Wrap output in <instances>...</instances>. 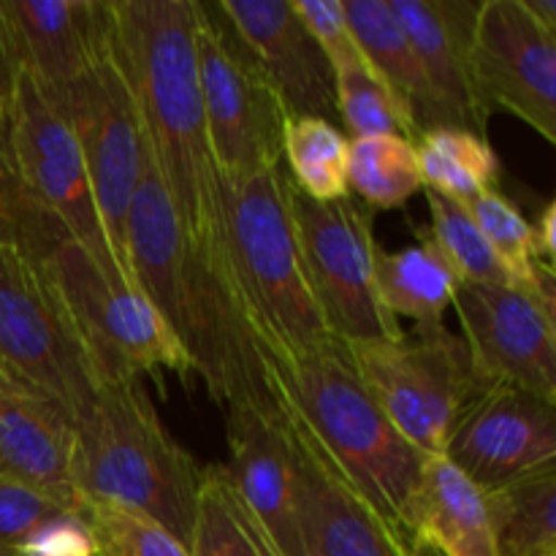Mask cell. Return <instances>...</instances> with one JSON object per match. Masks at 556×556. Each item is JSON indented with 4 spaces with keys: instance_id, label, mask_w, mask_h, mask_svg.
I'll return each mask as SVG.
<instances>
[{
    "instance_id": "obj_1",
    "label": "cell",
    "mask_w": 556,
    "mask_h": 556,
    "mask_svg": "<svg viewBox=\"0 0 556 556\" xmlns=\"http://www.w3.org/2000/svg\"><path fill=\"white\" fill-rule=\"evenodd\" d=\"M128 261L136 288L217 402L231 410H275L264 348L233 293L223 255L190 250L166 188L147 155L128 212Z\"/></svg>"
},
{
    "instance_id": "obj_2",
    "label": "cell",
    "mask_w": 556,
    "mask_h": 556,
    "mask_svg": "<svg viewBox=\"0 0 556 556\" xmlns=\"http://www.w3.org/2000/svg\"><path fill=\"white\" fill-rule=\"evenodd\" d=\"M147 155L190 250L223 255L217 172L204 128L195 54V0H112Z\"/></svg>"
},
{
    "instance_id": "obj_3",
    "label": "cell",
    "mask_w": 556,
    "mask_h": 556,
    "mask_svg": "<svg viewBox=\"0 0 556 556\" xmlns=\"http://www.w3.org/2000/svg\"><path fill=\"white\" fill-rule=\"evenodd\" d=\"M266 378L299 410L353 492L410 548L424 462L369 396L342 342L304 356H264Z\"/></svg>"
},
{
    "instance_id": "obj_4",
    "label": "cell",
    "mask_w": 556,
    "mask_h": 556,
    "mask_svg": "<svg viewBox=\"0 0 556 556\" xmlns=\"http://www.w3.org/2000/svg\"><path fill=\"white\" fill-rule=\"evenodd\" d=\"M217 201L228 280L264 356H304L340 342L309 288L282 163L244 179L217 174Z\"/></svg>"
},
{
    "instance_id": "obj_5",
    "label": "cell",
    "mask_w": 556,
    "mask_h": 556,
    "mask_svg": "<svg viewBox=\"0 0 556 556\" xmlns=\"http://www.w3.org/2000/svg\"><path fill=\"white\" fill-rule=\"evenodd\" d=\"M201 467L168 434L141 380L103 383L76 427V500L130 510L188 546Z\"/></svg>"
},
{
    "instance_id": "obj_6",
    "label": "cell",
    "mask_w": 556,
    "mask_h": 556,
    "mask_svg": "<svg viewBox=\"0 0 556 556\" xmlns=\"http://www.w3.org/2000/svg\"><path fill=\"white\" fill-rule=\"evenodd\" d=\"M58 114L71 125L79 141L114 261L134 282L128 261V212L136 185L144 174L147 147L134 92L119 63L112 0H103L90 65L65 90Z\"/></svg>"
},
{
    "instance_id": "obj_7",
    "label": "cell",
    "mask_w": 556,
    "mask_h": 556,
    "mask_svg": "<svg viewBox=\"0 0 556 556\" xmlns=\"http://www.w3.org/2000/svg\"><path fill=\"white\" fill-rule=\"evenodd\" d=\"M345 348L364 389L421 456L443 454L462 410L492 386L476 369L467 342L445 329Z\"/></svg>"
},
{
    "instance_id": "obj_8",
    "label": "cell",
    "mask_w": 556,
    "mask_h": 556,
    "mask_svg": "<svg viewBox=\"0 0 556 556\" xmlns=\"http://www.w3.org/2000/svg\"><path fill=\"white\" fill-rule=\"evenodd\" d=\"M0 369L58 402L74 429L103 386L58 288L14 248H0Z\"/></svg>"
},
{
    "instance_id": "obj_9",
    "label": "cell",
    "mask_w": 556,
    "mask_h": 556,
    "mask_svg": "<svg viewBox=\"0 0 556 556\" xmlns=\"http://www.w3.org/2000/svg\"><path fill=\"white\" fill-rule=\"evenodd\" d=\"M38 264L58 288L103 383L141 380L157 369L193 372L144 293L103 271L74 239H60Z\"/></svg>"
},
{
    "instance_id": "obj_10",
    "label": "cell",
    "mask_w": 556,
    "mask_h": 556,
    "mask_svg": "<svg viewBox=\"0 0 556 556\" xmlns=\"http://www.w3.org/2000/svg\"><path fill=\"white\" fill-rule=\"evenodd\" d=\"M195 54L215 172L244 179L280 166L288 114L217 3L195 0Z\"/></svg>"
},
{
    "instance_id": "obj_11",
    "label": "cell",
    "mask_w": 556,
    "mask_h": 556,
    "mask_svg": "<svg viewBox=\"0 0 556 556\" xmlns=\"http://www.w3.org/2000/svg\"><path fill=\"white\" fill-rule=\"evenodd\" d=\"M288 201L309 288L331 337L342 345L400 337V320L391 318L375 286L372 210L353 195L313 201L291 179Z\"/></svg>"
},
{
    "instance_id": "obj_12",
    "label": "cell",
    "mask_w": 556,
    "mask_h": 556,
    "mask_svg": "<svg viewBox=\"0 0 556 556\" xmlns=\"http://www.w3.org/2000/svg\"><path fill=\"white\" fill-rule=\"evenodd\" d=\"M9 152L27 193L103 271L134 286L109 248L79 141L27 71H20L11 98Z\"/></svg>"
},
{
    "instance_id": "obj_13",
    "label": "cell",
    "mask_w": 556,
    "mask_h": 556,
    "mask_svg": "<svg viewBox=\"0 0 556 556\" xmlns=\"http://www.w3.org/2000/svg\"><path fill=\"white\" fill-rule=\"evenodd\" d=\"M470 79L483 117L505 112L556 141V33L521 0L478 3L470 41Z\"/></svg>"
},
{
    "instance_id": "obj_14",
    "label": "cell",
    "mask_w": 556,
    "mask_h": 556,
    "mask_svg": "<svg viewBox=\"0 0 556 556\" xmlns=\"http://www.w3.org/2000/svg\"><path fill=\"white\" fill-rule=\"evenodd\" d=\"M445 459L481 492L556 467V402L510 383H492L462 410Z\"/></svg>"
},
{
    "instance_id": "obj_15",
    "label": "cell",
    "mask_w": 556,
    "mask_h": 556,
    "mask_svg": "<svg viewBox=\"0 0 556 556\" xmlns=\"http://www.w3.org/2000/svg\"><path fill=\"white\" fill-rule=\"evenodd\" d=\"M456 315L476 369L489 383H510L556 402V318L514 286L462 282Z\"/></svg>"
},
{
    "instance_id": "obj_16",
    "label": "cell",
    "mask_w": 556,
    "mask_h": 556,
    "mask_svg": "<svg viewBox=\"0 0 556 556\" xmlns=\"http://www.w3.org/2000/svg\"><path fill=\"white\" fill-rule=\"evenodd\" d=\"M275 396L296 470L304 556H410L342 478L296 407L280 391Z\"/></svg>"
},
{
    "instance_id": "obj_17",
    "label": "cell",
    "mask_w": 556,
    "mask_h": 556,
    "mask_svg": "<svg viewBox=\"0 0 556 556\" xmlns=\"http://www.w3.org/2000/svg\"><path fill=\"white\" fill-rule=\"evenodd\" d=\"M288 117H337L334 71L293 0H217Z\"/></svg>"
},
{
    "instance_id": "obj_18",
    "label": "cell",
    "mask_w": 556,
    "mask_h": 556,
    "mask_svg": "<svg viewBox=\"0 0 556 556\" xmlns=\"http://www.w3.org/2000/svg\"><path fill=\"white\" fill-rule=\"evenodd\" d=\"M226 465L233 489L258 519L280 556H304L299 532V486L280 405L228 413Z\"/></svg>"
},
{
    "instance_id": "obj_19",
    "label": "cell",
    "mask_w": 556,
    "mask_h": 556,
    "mask_svg": "<svg viewBox=\"0 0 556 556\" xmlns=\"http://www.w3.org/2000/svg\"><path fill=\"white\" fill-rule=\"evenodd\" d=\"M405 30L440 112V128L483 136L489 119L476 103L470 41L478 3L470 0H386Z\"/></svg>"
},
{
    "instance_id": "obj_20",
    "label": "cell",
    "mask_w": 556,
    "mask_h": 556,
    "mask_svg": "<svg viewBox=\"0 0 556 556\" xmlns=\"http://www.w3.org/2000/svg\"><path fill=\"white\" fill-rule=\"evenodd\" d=\"M74 451L76 429L63 407L0 369V476L76 505Z\"/></svg>"
},
{
    "instance_id": "obj_21",
    "label": "cell",
    "mask_w": 556,
    "mask_h": 556,
    "mask_svg": "<svg viewBox=\"0 0 556 556\" xmlns=\"http://www.w3.org/2000/svg\"><path fill=\"white\" fill-rule=\"evenodd\" d=\"M20 68L58 112L96 52L103 0H0Z\"/></svg>"
},
{
    "instance_id": "obj_22",
    "label": "cell",
    "mask_w": 556,
    "mask_h": 556,
    "mask_svg": "<svg viewBox=\"0 0 556 556\" xmlns=\"http://www.w3.org/2000/svg\"><path fill=\"white\" fill-rule=\"evenodd\" d=\"M410 538L440 556H497L486 494L443 454L424 462Z\"/></svg>"
},
{
    "instance_id": "obj_23",
    "label": "cell",
    "mask_w": 556,
    "mask_h": 556,
    "mask_svg": "<svg viewBox=\"0 0 556 556\" xmlns=\"http://www.w3.org/2000/svg\"><path fill=\"white\" fill-rule=\"evenodd\" d=\"M348 27L369 68L389 87L416 134L440 128V112L416 52L386 0H342Z\"/></svg>"
},
{
    "instance_id": "obj_24",
    "label": "cell",
    "mask_w": 556,
    "mask_h": 556,
    "mask_svg": "<svg viewBox=\"0 0 556 556\" xmlns=\"http://www.w3.org/2000/svg\"><path fill=\"white\" fill-rule=\"evenodd\" d=\"M416 233L418 242L396 253L378 248L375 286L391 318H410L418 331H440L462 277L424 228Z\"/></svg>"
},
{
    "instance_id": "obj_25",
    "label": "cell",
    "mask_w": 556,
    "mask_h": 556,
    "mask_svg": "<svg viewBox=\"0 0 556 556\" xmlns=\"http://www.w3.org/2000/svg\"><path fill=\"white\" fill-rule=\"evenodd\" d=\"M486 494L497 556H556V467Z\"/></svg>"
},
{
    "instance_id": "obj_26",
    "label": "cell",
    "mask_w": 556,
    "mask_h": 556,
    "mask_svg": "<svg viewBox=\"0 0 556 556\" xmlns=\"http://www.w3.org/2000/svg\"><path fill=\"white\" fill-rule=\"evenodd\" d=\"M190 556H280L233 489L226 465L201 470Z\"/></svg>"
},
{
    "instance_id": "obj_27",
    "label": "cell",
    "mask_w": 556,
    "mask_h": 556,
    "mask_svg": "<svg viewBox=\"0 0 556 556\" xmlns=\"http://www.w3.org/2000/svg\"><path fill=\"white\" fill-rule=\"evenodd\" d=\"M413 144L427 190L467 204L483 190L497 188L503 166L486 136L459 128H434L418 134Z\"/></svg>"
},
{
    "instance_id": "obj_28",
    "label": "cell",
    "mask_w": 556,
    "mask_h": 556,
    "mask_svg": "<svg viewBox=\"0 0 556 556\" xmlns=\"http://www.w3.org/2000/svg\"><path fill=\"white\" fill-rule=\"evenodd\" d=\"M348 190L367 210L405 206L424 188L416 144L405 136H367L348 141Z\"/></svg>"
},
{
    "instance_id": "obj_29",
    "label": "cell",
    "mask_w": 556,
    "mask_h": 556,
    "mask_svg": "<svg viewBox=\"0 0 556 556\" xmlns=\"http://www.w3.org/2000/svg\"><path fill=\"white\" fill-rule=\"evenodd\" d=\"M282 161L288 179L313 201H337L348 190V139L320 117H288L282 128Z\"/></svg>"
},
{
    "instance_id": "obj_30",
    "label": "cell",
    "mask_w": 556,
    "mask_h": 556,
    "mask_svg": "<svg viewBox=\"0 0 556 556\" xmlns=\"http://www.w3.org/2000/svg\"><path fill=\"white\" fill-rule=\"evenodd\" d=\"M427 204L432 212L429 237L443 250L445 258L462 277V282H483V286H514L508 269L500 264L497 253L462 201L427 190ZM516 288V286H514Z\"/></svg>"
},
{
    "instance_id": "obj_31",
    "label": "cell",
    "mask_w": 556,
    "mask_h": 556,
    "mask_svg": "<svg viewBox=\"0 0 556 556\" xmlns=\"http://www.w3.org/2000/svg\"><path fill=\"white\" fill-rule=\"evenodd\" d=\"M334 98L337 117L342 119L353 139L367 136H405L416 141L418 134L394 101L389 87L375 76L367 60L342 65L334 71Z\"/></svg>"
},
{
    "instance_id": "obj_32",
    "label": "cell",
    "mask_w": 556,
    "mask_h": 556,
    "mask_svg": "<svg viewBox=\"0 0 556 556\" xmlns=\"http://www.w3.org/2000/svg\"><path fill=\"white\" fill-rule=\"evenodd\" d=\"M68 237L63 226L27 193L11 152L0 147V248H14L38 261Z\"/></svg>"
},
{
    "instance_id": "obj_33",
    "label": "cell",
    "mask_w": 556,
    "mask_h": 556,
    "mask_svg": "<svg viewBox=\"0 0 556 556\" xmlns=\"http://www.w3.org/2000/svg\"><path fill=\"white\" fill-rule=\"evenodd\" d=\"M98 556H190V548L166 527L130 510L79 500Z\"/></svg>"
},
{
    "instance_id": "obj_34",
    "label": "cell",
    "mask_w": 556,
    "mask_h": 556,
    "mask_svg": "<svg viewBox=\"0 0 556 556\" xmlns=\"http://www.w3.org/2000/svg\"><path fill=\"white\" fill-rule=\"evenodd\" d=\"M63 508L71 505L30 483L0 476V548L16 552L38 525Z\"/></svg>"
},
{
    "instance_id": "obj_35",
    "label": "cell",
    "mask_w": 556,
    "mask_h": 556,
    "mask_svg": "<svg viewBox=\"0 0 556 556\" xmlns=\"http://www.w3.org/2000/svg\"><path fill=\"white\" fill-rule=\"evenodd\" d=\"M293 11L302 16L309 36L318 41L331 71L342 68V65L362 63L364 58L358 52L351 27H348L342 0H293Z\"/></svg>"
},
{
    "instance_id": "obj_36",
    "label": "cell",
    "mask_w": 556,
    "mask_h": 556,
    "mask_svg": "<svg viewBox=\"0 0 556 556\" xmlns=\"http://www.w3.org/2000/svg\"><path fill=\"white\" fill-rule=\"evenodd\" d=\"M20 556H98L96 541H92L90 525H87L81 505L58 510L49 516L43 525H38L30 535L25 538Z\"/></svg>"
},
{
    "instance_id": "obj_37",
    "label": "cell",
    "mask_w": 556,
    "mask_h": 556,
    "mask_svg": "<svg viewBox=\"0 0 556 556\" xmlns=\"http://www.w3.org/2000/svg\"><path fill=\"white\" fill-rule=\"evenodd\" d=\"M20 60H16L14 41H11L9 25L0 11V147L9 150V114L11 98H14L16 76H20Z\"/></svg>"
},
{
    "instance_id": "obj_38",
    "label": "cell",
    "mask_w": 556,
    "mask_h": 556,
    "mask_svg": "<svg viewBox=\"0 0 556 556\" xmlns=\"http://www.w3.org/2000/svg\"><path fill=\"white\" fill-rule=\"evenodd\" d=\"M554 223H556V204L548 201L535 217V226H530L532 231V261L546 269H554V261H556V231H554Z\"/></svg>"
},
{
    "instance_id": "obj_39",
    "label": "cell",
    "mask_w": 556,
    "mask_h": 556,
    "mask_svg": "<svg viewBox=\"0 0 556 556\" xmlns=\"http://www.w3.org/2000/svg\"><path fill=\"white\" fill-rule=\"evenodd\" d=\"M521 3L546 30L556 33V0H521Z\"/></svg>"
},
{
    "instance_id": "obj_40",
    "label": "cell",
    "mask_w": 556,
    "mask_h": 556,
    "mask_svg": "<svg viewBox=\"0 0 556 556\" xmlns=\"http://www.w3.org/2000/svg\"><path fill=\"white\" fill-rule=\"evenodd\" d=\"M410 556H440V554L434 552V548L424 546V543H413V546H410Z\"/></svg>"
},
{
    "instance_id": "obj_41",
    "label": "cell",
    "mask_w": 556,
    "mask_h": 556,
    "mask_svg": "<svg viewBox=\"0 0 556 556\" xmlns=\"http://www.w3.org/2000/svg\"><path fill=\"white\" fill-rule=\"evenodd\" d=\"M0 556H20L16 552H5V548H0Z\"/></svg>"
}]
</instances>
